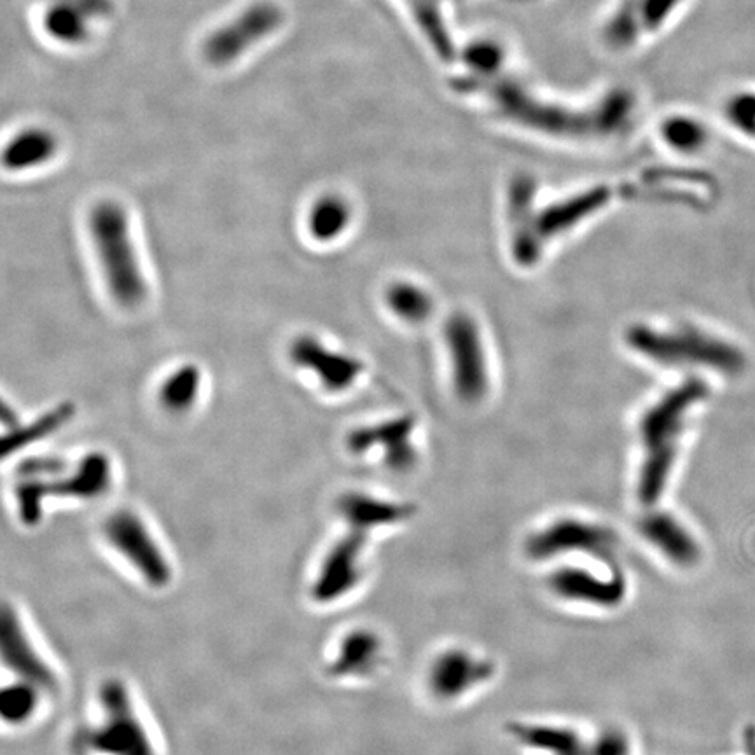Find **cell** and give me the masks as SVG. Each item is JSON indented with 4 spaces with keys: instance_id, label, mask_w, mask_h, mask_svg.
<instances>
[{
    "instance_id": "obj_1",
    "label": "cell",
    "mask_w": 755,
    "mask_h": 755,
    "mask_svg": "<svg viewBox=\"0 0 755 755\" xmlns=\"http://www.w3.org/2000/svg\"><path fill=\"white\" fill-rule=\"evenodd\" d=\"M707 395L708 387L703 381H686L651 404L640 418L638 436L645 455L637 492L645 506H652L665 492L687 418Z\"/></svg>"
},
{
    "instance_id": "obj_2",
    "label": "cell",
    "mask_w": 755,
    "mask_h": 755,
    "mask_svg": "<svg viewBox=\"0 0 755 755\" xmlns=\"http://www.w3.org/2000/svg\"><path fill=\"white\" fill-rule=\"evenodd\" d=\"M626 343L645 361L665 368H703L738 375L747 362L731 341L691 324H633L626 331Z\"/></svg>"
},
{
    "instance_id": "obj_3",
    "label": "cell",
    "mask_w": 755,
    "mask_h": 755,
    "mask_svg": "<svg viewBox=\"0 0 755 755\" xmlns=\"http://www.w3.org/2000/svg\"><path fill=\"white\" fill-rule=\"evenodd\" d=\"M90 233L114 301L126 308L142 305L147 298L146 278L123 205L114 200L97 203L90 214Z\"/></svg>"
},
{
    "instance_id": "obj_4",
    "label": "cell",
    "mask_w": 755,
    "mask_h": 755,
    "mask_svg": "<svg viewBox=\"0 0 755 755\" xmlns=\"http://www.w3.org/2000/svg\"><path fill=\"white\" fill-rule=\"evenodd\" d=\"M443 338L455 395L467 404L483 401L490 390V364L476 320L469 313H453L444 324Z\"/></svg>"
},
{
    "instance_id": "obj_5",
    "label": "cell",
    "mask_w": 755,
    "mask_h": 755,
    "mask_svg": "<svg viewBox=\"0 0 755 755\" xmlns=\"http://www.w3.org/2000/svg\"><path fill=\"white\" fill-rule=\"evenodd\" d=\"M104 686V724L83 738V745L104 755H156L125 686L118 680H109Z\"/></svg>"
},
{
    "instance_id": "obj_6",
    "label": "cell",
    "mask_w": 755,
    "mask_h": 755,
    "mask_svg": "<svg viewBox=\"0 0 755 755\" xmlns=\"http://www.w3.org/2000/svg\"><path fill=\"white\" fill-rule=\"evenodd\" d=\"M111 483V462L102 453H90L79 462L77 471L69 479L58 483H46L39 476H23L16 486L21 516L27 523L39 518L41 502L48 495L91 499L107 490Z\"/></svg>"
},
{
    "instance_id": "obj_7",
    "label": "cell",
    "mask_w": 755,
    "mask_h": 755,
    "mask_svg": "<svg viewBox=\"0 0 755 755\" xmlns=\"http://www.w3.org/2000/svg\"><path fill=\"white\" fill-rule=\"evenodd\" d=\"M105 537L119 555L125 556L132 567L154 586H165L170 581V565L151 530L132 511L112 514L105 523Z\"/></svg>"
},
{
    "instance_id": "obj_8",
    "label": "cell",
    "mask_w": 755,
    "mask_h": 755,
    "mask_svg": "<svg viewBox=\"0 0 755 755\" xmlns=\"http://www.w3.org/2000/svg\"><path fill=\"white\" fill-rule=\"evenodd\" d=\"M582 551L607 563H616L617 535L609 528L581 520H560L527 541V555L534 560Z\"/></svg>"
},
{
    "instance_id": "obj_9",
    "label": "cell",
    "mask_w": 755,
    "mask_h": 755,
    "mask_svg": "<svg viewBox=\"0 0 755 755\" xmlns=\"http://www.w3.org/2000/svg\"><path fill=\"white\" fill-rule=\"evenodd\" d=\"M282 23V11L273 4H256L243 11L226 27L208 37L203 53L208 62L226 65L236 60L243 51L271 34Z\"/></svg>"
},
{
    "instance_id": "obj_10",
    "label": "cell",
    "mask_w": 755,
    "mask_h": 755,
    "mask_svg": "<svg viewBox=\"0 0 755 755\" xmlns=\"http://www.w3.org/2000/svg\"><path fill=\"white\" fill-rule=\"evenodd\" d=\"M292 364L317 376L329 392H343L364 373V364L352 355L333 352L312 334H301L289 347Z\"/></svg>"
},
{
    "instance_id": "obj_11",
    "label": "cell",
    "mask_w": 755,
    "mask_h": 755,
    "mask_svg": "<svg viewBox=\"0 0 755 755\" xmlns=\"http://www.w3.org/2000/svg\"><path fill=\"white\" fill-rule=\"evenodd\" d=\"M684 0H623L610 18L603 37L612 49H630L656 34Z\"/></svg>"
},
{
    "instance_id": "obj_12",
    "label": "cell",
    "mask_w": 755,
    "mask_h": 755,
    "mask_svg": "<svg viewBox=\"0 0 755 755\" xmlns=\"http://www.w3.org/2000/svg\"><path fill=\"white\" fill-rule=\"evenodd\" d=\"M415 429L413 416H397L387 422L368 425L350 432L347 439L348 450L361 455L373 448L383 450L385 464L392 471H408L416 464L415 446L411 443V434Z\"/></svg>"
},
{
    "instance_id": "obj_13",
    "label": "cell",
    "mask_w": 755,
    "mask_h": 755,
    "mask_svg": "<svg viewBox=\"0 0 755 755\" xmlns=\"http://www.w3.org/2000/svg\"><path fill=\"white\" fill-rule=\"evenodd\" d=\"M352 532L354 534L334 546L320 568L313 591L322 602H331L334 598L347 595L361 579V558L369 532L359 528H352Z\"/></svg>"
},
{
    "instance_id": "obj_14",
    "label": "cell",
    "mask_w": 755,
    "mask_h": 755,
    "mask_svg": "<svg viewBox=\"0 0 755 755\" xmlns=\"http://www.w3.org/2000/svg\"><path fill=\"white\" fill-rule=\"evenodd\" d=\"M493 672L495 668L490 661L474 658L469 652L458 649L446 651L430 666V691L441 700H455L492 679Z\"/></svg>"
},
{
    "instance_id": "obj_15",
    "label": "cell",
    "mask_w": 755,
    "mask_h": 755,
    "mask_svg": "<svg viewBox=\"0 0 755 755\" xmlns=\"http://www.w3.org/2000/svg\"><path fill=\"white\" fill-rule=\"evenodd\" d=\"M549 586L565 600L591 603L603 609L617 607L626 596V582L619 570L610 579H600L581 568H562L551 575Z\"/></svg>"
},
{
    "instance_id": "obj_16",
    "label": "cell",
    "mask_w": 755,
    "mask_h": 755,
    "mask_svg": "<svg viewBox=\"0 0 755 755\" xmlns=\"http://www.w3.org/2000/svg\"><path fill=\"white\" fill-rule=\"evenodd\" d=\"M2 654L14 672L39 689H55V675L48 663L39 656L35 645L28 640L20 619L13 610L4 612L2 623Z\"/></svg>"
},
{
    "instance_id": "obj_17",
    "label": "cell",
    "mask_w": 755,
    "mask_h": 755,
    "mask_svg": "<svg viewBox=\"0 0 755 755\" xmlns=\"http://www.w3.org/2000/svg\"><path fill=\"white\" fill-rule=\"evenodd\" d=\"M640 534L679 567H693L700 562V546L682 523L666 513L645 516L638 525Z\"/></svg>"
},
{
    "instance_id": "obj_18",
    "label": "cell",
    "mask_w": 755,
    "mask_h": 755,
    "mask_svg": "<svg viewBox=\"0 0 755 755\" xmlns=\"http://www.w3.org/2000/svg\"><path fill=\"white\" fill-rule=\"evenodd\" d=\"M340 511L352 528L371 532L376 527H387L408 520L415 509L395 502L369 497L364 493H347L340 500Z\"/></svg>"
},
{
    "instance_id": "obj_19",
    "label": "cell",
    "mask_w": 755,
    "mask_h": 755,
    "mask_svg": "<svg viewBox=\"0 0 755 755\" xmlns=\"http://www.w3.org/2000/svg\"><path fill=\"white\" fill-rule=\"evenodd\" d=\"M385 303L390 312L404 324L420 326L434 313V296L423 285L411 280H399L387 287Z\"/></svg>"
},
{
    "instance_id": "obj_20",
    "label": "cell",
    "mask_w": 755,
    "mask_h": 755,
    "mask_svg": "<svg viewBox=\"0 0 755 755\" xmlns=\"http://www.w3.org/2000/svg\"><path fill=\"white\" fill-rule=\"evenodd\" d=\"M521 743L528 747L544 750L551 755H591V747L582 743L579 735L567 728L553 726H535V724H513L509 726Z\"/></svg>"
},
{
    "instance_id": "obj_21",
    "label": "cell",
    "mask_w": 755,
    "mask_h": 755,
    "mask_svg": "<svg viewBox=\"0 0 755 755\" xmlns=\"http://www.w3.org/2000/svg\"><path fill=\"white\" fill-rule=\"evenodd\" d=\"M56 151V140L46 130H27L16 135L4 151L7 170H28L51 160Z\"/></svg>"
},
{
    "instance_id": "obj_22",
    "label": "cell",
    "mask_w": 755,
    "mask_h": 755,
    "mask_svg": "<svg viewBox=\"0 0 755 755\" xmlns=\"http://www.w3.org/2000/svg\"><path fill=\"white\" fill-rule=\"evenodd\" d=\"M350 219L352 210L348 201L338 194H326L313 203L308 215V229L317 242H334L347 231Z\"/></svg>"
},
{
    "instance_id": "obj_23",
    "label": "cell",
    "mask_w": 755,
    "mask_h": 755,
    "mask_svg": "<svg viewBox=\"0 0 755 755\" xmlns=\"http://www.w3.org/2000/svg\"><path fill=\"white\" fill-rule=\"evenodd\" d=\"M381 656V644L371 631H354L341 645L340 658L334 663L338 675H364L371 672Z\"/></svg>"
},
{
    "instance_id": "obj_24",
    "label": "cell",
    "mask_w": 755,
    "mask_h": 755,
    "mask_svg": "<svg viewBox=\"0 0 755 755\" xmlns=\"http://www.w3.org/2000/svg\"><path fill=\"white\" fill-rule=\"evenodd\" d=\"M201 388V371L194 364H184L168 375L160 387V401L172 413H186L193 408Z\"/></svg>"
},
{
    "instance_id": "obj_25",
    "label": "cell",
    "mask_w": 755,
    "mask_h": 755,
    "mask_svg": "<svg viewBox=\"0 0 755 755\" xmlns=\"http://www.w3.org/2000/svg\"><path fill=\"white\" fill-rule=\"evenodd\" d=\"M416 23L436 53L448 58L453 53L450 28L446 25L441 0H406Z\"/></svg>"
},
{
    "instance_id": "obj_26",
    "label": "cell",
    "mask_w": 755,
    "mask_h": 755,
    "mask_svg": "<svg viewBox=\"0 0 755 755\" xmlns=\"http://www.w3.org/2000/svg\"><path fill=\"white\" fill-rule=\"evenodd\" d=\"M72 415H74V404L65 402V404H60L58 408L41 416V418H39L37 422L32 423V425H27V427H21V429L9 432V434L4 436V441H2L4 457H7L9 453L21 450L25 444L34 443L37 439L49 436L51 432L60 429L63 423L69 422Z\"/></svg>"
},
{
    "instance_id": "obj_27",
    "label": "cell",
    "mask_w": 755,
    "mask_h": 755,
    "mask_svg": "<svg viewBox=\"0 0 755 755\" xmlns=\"http://www.w3.org/2000/svg\"><path fill=\"white\" fill-rule=\"evenodd\" d=\"M661 135L668 146L680 153H696L708 142L707 128L700 121L687 116L666 119Z\"/></svg>"
},
{
    "instance_id": "obj_28",
    "label": "cell",
    "mask_w": 755,
    "mask_h": 755,
    "mask_svg": "<svg viewBox=\"0 0 755 755\" xmlns=\"http://www.w3.org/2000/svg\"><path fill=\"white\" fill-rule=\"evenodd\" d=\"M39 691L41 689L30 682H25L21 686L7 687L2 696L4 719L11 722L25 721L35 710Z\"/></svg>"
},
{
    "instance_id": "obj_29",
    "label": "cell",
    "mask_w": 755,
    "mask_h": 755,
    "mask_svg": "<svg viewBox=\"0 0 755 755\" xmlns=\"http://www.w3.org/2000/svg\"><path fill=\"white\" fill-rule=\"evenodd\" d=\"M724 114L733 128L755 140L754 91H743L729 98L724 107Z\"/></svg>"
},
{
    "instance_id": "obj_30",
    "label": "cell",
    "mask_w": 755,
    "mask_h": 755,
    "mask_svg": "<svg viewBox=\"0 0 755 755\" xmlns=\"http://www.w3.org/2000/svg\"><path fill=\"white\" fill-rule=\"evenodd\" d=\"M48 27L56 37L65 41H76L77 37L83 35V25L79 16L69 9H58L49 14Z\"/></svg>"
},
{
    "instance_id": "obj_31",
    "label": "cell",
    "mask_w": 755,
    "mask_h": 755,
    "mask_svg": "<svg viewBox=\"0 0 755 755\" xmlns=\"http://www.w3.org/2000/svg\"><path fill=\"white\" fill-rule=\"evenodd\" d=\"M630 754V743L621 731L609 729L605 731L593 745H591V755H628Z\"/></svg>"
}]
</instances>
